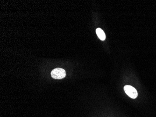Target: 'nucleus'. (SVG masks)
<instances>
[{
    "label": "nucleus",
    "mask_w": 156,
    "mask_h": 117,
    "mask_svg": "<svg viewBox=\"0 0 156 117\" xmlns=\"http://www.w3.org/2000/svg\"><path fill=\"white\" fill-rule=\"evenodd\" d=\"M124 90L128 96L133 99H135L137 97L138 93L137 91L135 88L130 86V85H126L124 87Z\"/></svg>",
    "instance_id": "obj_2"
},
{
    "label": "nucleus",
    "mask_w": 156,
    "mask_h": 117,
    "mask_svg": "<svg viewBox=\"0 0 156 117\" xmlns=\"http://www.w3.org/2000/svg\"><path fill=\"white\" fill-rule=\"evenodd\" d=\"M96 34L98 38L101 40H104L106 38V35L103 31L101 28H97L96 30Z\"/></svg>",
    "instance_id": "obj_3"
},
{
    "label": "nucleus",
    "mask_w": 156,
    "mask_h": 117,
    "mask_svg": "<svg viewBox=\"0 0 156 117\" xmlns=\"http://www.w3.org/2000/svg\"><path fill=\"white\" fill-rule=\"evenodd\" d=\"M66 75L65 70L61 68H56L52 70L51 77L54 79H61L64 78Z\"/></svg>",
    "instance_id": "obj_1"
}]
</instances>
